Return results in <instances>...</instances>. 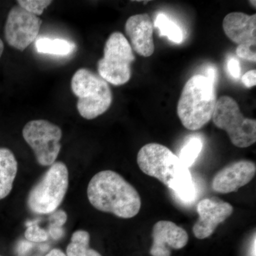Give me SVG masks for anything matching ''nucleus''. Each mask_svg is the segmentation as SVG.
Listing matches in <instances>:
<instances>
[{
	"label": "nucleus",
	"instance_id": "1",
	"mask_svg": "<svg viewBox=\"0 0 256 256\" xmlns=\"http://www.w3.org/2000/svg\"><path fill=\"white\" fill-rule=\"evenodd\" d=\"M137 162L144 174L159 180L184 201L194 198L196 188L188 168L166 146L146 144L138 152Z\"/></svg>",
	"mask_w": 256,
	"mask_h": 256
},
{
	"label": "nucleus",
	"instance_id": "2",
	"mask_svg": "<svg viewBox=\"0 0 256 256\" xmlns=\"http://www.w3.org/2000/svg\"><path fill=\"white\" fill-rule=\"evenodd\" d=\"M87 195L96 210L122 218L137 216L142 204L136 188L112 170H104L94 175L88 185Z\"/></svg>",
	"mask_w": 256,
	"mask_h": 256
},
{
	"label": "nucleus",
	"instance_id": "3",
	"mask_svg": "<svg viewBox=\"0 0 256 256\" xmlns=\"http://www.w3.org/2000/svg\"><path fill=\"white\" fill-rule=\"evenodd\" d=\"M214 84L197 74L185 84L178 101V114L184 127L201 129L212 118L216 104Z\"/></svg>",
	"mask_w": 256,
	"mask_h": 256
},
{
	"label": "nucleus",
	"instance_id": "4",
	"mask_svg": "<svg viewBox=\"0 0 256 256\" xmlns=\"http://www.w3.org/2000/svg\"><path fill=\"white\" fill-rule=\"evenodd\" d=\"M70 86L74 95L78 98L77 109L84 118L95 119L110 108L112 94L108 84L89 69L76 70L72 77Z\"/></svg>",
	"mask_w": 256,
	"mask_h": 256
},
{
	"label": "nucleus",
	"instance_id": "5",
	"mask_svg": "<svg viewBox=\"0 0 256 256\" xmlns=\"http://www.w3.org/2000/svg\"><path fill=\"white\" fill-rule=\"evenodd\" d=\"M68 184L66 165L56 162L30 190L26 200L28 210L36 214L53 213L63 202Z\"/></svg>",
	"mask_w": 256,
	"mask_h": 256
},
{
	"label": "nucleus",
	"instance_id": "6",
	"mask_svg": "<svg viewBox=\"0 0 256 256\" xmlns=\"http://www.w3.org/2000/svg\"><path fill=\"white\" fill-rule=\"evenodd\" d=\"M134 60L127 38L120 32H114L106 42L104 57L98 62V72L108 84L120 86L130 80L131 65Z\"/></svg>",
	"mask_w": 256,
	"mask_h": 256
},
{
	"label": "nucleus",
	"instance_id": "7",
	"mask_svg": "<svg viewBox=\"0 0 256 256\" xmlns=\"http://www.w3.org/2000/svg\"><path fill=\"white\" fill-rule=\"evenodd\" d=\"M212 120L218 129L227 132L230 142L237 148H246L256 143V119L244 117L232 97L224 96L217 100Z\"/></svg>",
	"mask_w": 256,
	"mask_h": 256
},
{
	"label": "nucleus",
	"instance_id": "8",
	"mask_svg": "<svg viewBox=\"0 0 256 256\" xmlns=\"http://www.w3.org/2000/svg\"><path fill=\"white\" fill-rule=\"evenodd\" d=\"M22 136L38 164L47 166L56 162L62 149L60 141L63 136L58 126L46 120H34L25 124Z\"/></svg>",
	"mask_w": 256,
	"mask_h": 256
},
{
	"label": "nucleus",
	"instance_id": "9",
	"mask_svg": "<svg viewBox=\"0 0 256 256\" xmlns=\"http://www.w3.org/2000/svg\"><path fill=\"white\" fill-rule=\"evenodd\" d=\"M42 20L18 5L10 10L4 26V37L10 46L23 52L36 40Z\"/></svg>",
	"mask_w": 256,
	"mask_h": 256
},
{
	"label": "nucleus",
	"instance_id": "10",
	"mask_svg": "<svg viewBox=\"0 0 256 256\" xmlns=\"http://www.w3.org/2000/svg\"><path fill=\"white\" fill-rule=\"evenodd\" d=\"M198 218L194 225V235L196 238H208L214 233L220 224L225 222L234 212V207L216 197L205 198L196 206Z\"/></svg>",
	"mask_w": 256,
	"mask_h": 256
},
{
	"label": "nucleus",
	"instance_id": "11",
	"mask_svg": "<svg viewBox=\"0 0 256 256\" xmlns=\"http://www.w3.org/2000/svg\"><path fill=\"white\" fill-rule=\"evenodd\" d=\"M256 172L254 162L246 160L234 162L216 174L212 180V188L222 194L237 192L252 181Z\"/></svg>",
	"mask_w": 256,
	"mask_h": 256
},
{
	"label": "nucleus",
	"instance_id": "12",
	"mask_svg": "<svg viewBox=\"0 0 256 256\" xmlns=\"http://www.w3.org/2000/svg\"><path fill=\"white\" fill-rule=\"evenodd\" d=\"M152 256H171L172 250H180L186 246L188 235L186 230L174 222L162 220L156 222L152 232Z\"/></svg>",
	"mask_w": 256,
	"mask_h": 256
},
{
	"label": "nucleus",
	"instance_id": "13",
	"mask_svg": "<svg viewBox=\"0 0 256 256\" xmlns=\"http://www.w3.org/2000/svg\"><path fill=\"white\" fill-rule=\"evenodd\" d=\"M124 31L130 38L131 47L138 54L149 57L154 54L153 23L149 14H138L128 18Z\"/></svg>",
	"mask_w": 256,
	"mask_h": 256
},
{
	"label": "nucleus",
	"instance_id": "14",
	"mask_svg": "<svg viewBox=\"0 0 256 256\" xmlns=\"http://www.w3.org/2000/svg\"><path fill=\"white\" fill-rule=\"evenodd\" d=\"M224 33L234 44L256 46V14L232 12L224 18Z\"/></svg>",
	"mask_w": 256,
	"mask_h": 256
},
{
	"label": "nucleus",
	"instance_id": "15",
	"mask_svg": "<svg viewBox=\"0 0 256 256\" xmlns=\"http://www.w3.org/2000/svg\"><path fill=\"white\" fill-rule=\"evenodd\" d=\"M18 171V162L14 153L0 148V200L6 198L13 188Z\"/></svg>",
	"mask_w": 256,
	"mask_h": 256
},
{
	"label": "nucleus",
	"instance_id": "16",
	"mask_svg": "<svg viewBox=\"0 0 256 256\" xmlns=\"http://www.w3.org/2000/svg\"><path fill=\"white\" fill-rule=\"evenodd\" d=\"M38 53L46 54L66 56L72 54L76 50V45L72 42L62 38H38L35 43Z\"/></svg>",
	"mask_w": 256,
	"mask_h": 256
},
{
	"label": "nucleus",
	"instance_id": "17",
	"mask_svg": "<svg viewBox=\"0 0 256 256\" xmlns=\"http://www.w3.org/2000/svg\"><path fill=\"white\" fill-rule=\"evenodd\" d=\"M90 234L86 230H78L72 236L70 244L66 248L67 256H102L89 246Z\"/></svg>",
	"mask_w": 256,
	"mask_h": 256
},
{
	"label": "nucleus",
	"instance_id": "18",
	"mask_svg": "<svg viewBox=\"0 0 256 256\" xmlns=\"http://www.w3.org/2000/svg\"><path fill=\"white\" fill-rule=\"evenodd\" d=\"M154 25L159 30L160 36H166L170 41L175 44H181L182 42V30L166 14L163 13L158 14Z\"/></svg>",
	"mask_w": 256,
	"mask_h": 256
},
{
	"label": "nucleus",
	"instance_id": "19",
	"mask_svg": "<svg viewBox=\"0 0 256 256\" xmlns=\"http://www.w3.org/2000/svg\"><path fill=\"white\" fill-rule=\"evenodd\" d=\"M203 148L201 138L192 137L183 146L178 158L186 168H188L194 163Z\"/></svg>",
	"mask_w": 256,
	"mask_h": 256
},
{
	"label": "nucleus",
	"instance_id": "20",
	"mask_svg": "<svg viewBox=\"0 0 256 256\" xmlns=\"http://www.w3.org/2000/svg\"><path fill=\"white\" fill-rule=\"evenodd\" d=\"M67 220H68V216L63 210H56L50 214V226L48 234L52 238L57 240L63 237L64 234L63 226L66 223Z\"/></svg>",
	"mask_w": 256,
	"mask_h": 256
},
{
	"label": "nucleus",
	"instance_id": "21",
	"mask_svg": "<svg viewBox=\"0 0 256 256\" xmlns=\"http://www.w3.org/2000/svg\"><path fill=\"white\" fill-rule=\"evenodd\" d=\"M50 0H18V5L22 9L26 10L36 16L43 14L45 9L52 4Z\"/></svg>",
	"mask_w": 256,
	"mask_h": 256
},
{
	"label": "nucleus",
	"instance_id": "22",
	"mask_svg": "<svg viewBox=\"0 0 256 256\" xmlns=\"http://www.w3.org/2000/svg\"><path fill=\"white\" fill-rule=\"evenodd\" d=\"M24 237L30 242H42L48 240V234L36 224H30L25 230Z\"/></svg>",
	"mask_w": 256,
	"mask_h": 256
},
{
	"label": "nucleus",
	"instance_id": "23",
	"mask_svg": "<svg viewBox=\"0 0 256 256\" xmlns=\"http://www.w3.org/2000/svg\"><path fill=\"white\" fill-rule=\"evenodd\" d=\"M255 47L244 46V45H238L237 47L236 54L242 60H249V62H256V53Z\"/></svg>",
	"mask_w": 256,
	"mask_h": 256
},
{
	"label": "nucleus",
	"instance_id": "24",
	"mask_svg": "<svg viewBox=\"0 0 256 256\" xmlns=\"http://www.w3.org/2000/svg\"><path fill=\"white\" fill-rule=\"evenodd\" d=\"M227 69L230 76H232V78L234 79H238L240 78V63L238 60L236 58H232L228 60L227 62Z\"/></svg>",
	"mask_w": 256,
	"mask_h": 256
},
{
	"label": "nucleus",
	"instance_id": "25",
	"mask_svg": "<svg viewBox=\"0 0 256 256\" xmlns=\"http://www.w3.org/2000/svg\"><path fill=\"white\" fill-rule=\"evenodd\" d=\"M242 84L248 88L256 86V70H250L246 72L242 76Z\"/></svg>",
	"mask_w": 256,
	"mask_h": 256
},
{
	"label": "nucleus",
	"instance_id": "26",
	"mask_svg": "<svg viewBox=\"0 0 256 256\" xmlns=\"http://www.w3.org/2000/svg\"><path fill=\"white\" fill-rule=\"evenodd\" d=\"M208 80H210V82H213L214 84H215L216 78V70L214 68H212V67H208L206 69V76H205Z\"/></svg>",
	"mask_w": 256,
	"mask_h": 256
},
{
	"label": "nucleus",
	"instance_id": "27",
	"mask_svg": "<svg viewBox=\"0 0 256 256\" xmlns=\"http://www.w3.org/2000/svg\"><path fill=\"white\" fill-rule=\"evenodd\" d=\"M45 256H67L62 250L58 248L52 249Z\"/></svg>",
	"mask_w": 256,
	"mask_h": 256
},
{
	"label": "nucleus",
	"instance_id": "28",
	"mask_svg": "<svg viewBox=\"0 0 256 256\" xmlns=\"http://www.w3.org/2000/svg\"><path fill=\"white\" fill-rule=\"evenodd\" d=\"M4 45L2 40L0 38V58L2 56L3 52H4Z\"/></svg>",
	"mask_w": 256,
	"mask_h": 256
},
{
	"label": "nucleus",
	"instance_id": "29",
	"mask_svg": "<svg viewBox=\"0 0 256 256\" xmlns=\"http://www.w3.org/2000/svg\"></svg>",
	"mask_w": 256,
	"mask_h": 256
}]
</instances>
